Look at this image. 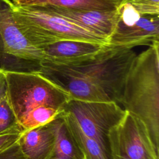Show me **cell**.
<instances>
[{"label": "cell", "instance_id": "12", "mask_svg": "<svg viewBox=\"0 0 159 159\" xmlns=\"http://www.w3.org/2000/svg\"><path fill=\"white\" fill-rule=\"evenodd\" d=\"M106 45L78 40H63L44 46L40 50L45 55V60L63 63L91 56Z\"/></svg>", "mask_w": 159, "mask_h": 159}, {"label": "cell", "instance_id": "20", "mask_svg": "<svg viewBox=\"0 0 159 159\" xmlns=\"http://www.w3.org/2000/svg\"><path fill=\"white\" fill-rule=\"evenodd\" d=\"M6 93L7 86L5 74L0 72V101L5 96H6Z\"/></svg>", "mask_w": 159, "mask_h": 159}, {"label": "cell", "instance_id": "16", "mask_svg": "<svg viewBox=\"0 0 159 159\" xmlns=\"http://www.w3.org/2000/svg\"><path fill=\"white\" fill-rule=\"evenodd\" d=\"M24 131L20 125L7 96L0 101V135L12 132Z\"/></svg>", "mask_w": 159, "mask_h": 159}, {"label": "cell", "instance_id": "7", "mask_svg": "<svg viewBox=\"0 0 159 159\" xmlns=\"http://www.w3.org/2000/svg\"><path fill=\"white\" fill-rule=\"evenodd\" d=\"M112 155L126 159H158L145 124L126 111L121 121L109 132Z\"/></svg>", "mask_w": 159, "mask_h": 159}, {"label": "cell", "instance_id": "11", "mask_svg": "<svg viewBox=\"0 0 159 159\" xmlns=\"http://www.w3.org/2000/svg\"><path fill=\"white\" fill-rule=\"evenodd\" d=\"M56 141L53 120L24 130L18 143L26 159H48L53 152Z\"/></svg>", "mask_w": 159, "mask_h": 159}, {"label": "cell", "instance_id": "21", "mask_svg": "<svg viewBox=\"0 0 159 159\" xmlns=\"http://www.w3.org/2000/svg\"><path fill=\"white\" fill-rule=\"evenodd\" d=\"M112 157H113V159H126L125 158L120 157H119L117 155H112Z\"/></svg>", "mask_w": 159, "mask_h": 159}, {"label": "cell", "instance_id": "10", "mask_svg": "<svg viewBox=\"0 0 159 159\" xmlns=\"http://www.w3.org/2000/svg\"><path fill=\"white\" fill-rule=\"evenodd\" d=\"M34 6L58 14L107 41L114 31L118 16L117 9L112 11L75 10L51 6Z\"/></svg>", "mask_w": 159, "mask_h": 159}, {"label": "cell", "instance_id": "8", "mask_svg": "<svg viewBox=\"0 0 159 159\" xmlns=\"http://www.w3.org/2000/svg\"><path fill=\"white\" fill-rule=\"evenodd\" d=\"M159 42V14H143L129 24L116 22L108 44L128 48Z\"/></svg>", "mask_w": 159, "mask_h": 159}, {"label": "cell", "instance_id": "3", "mask_svg": "<svg viewBox=\"0 0 159 159\" xmlns=\"http://www.w3.org/2000/svg\"><path fill=\"white\" fill-rule=\"evenodd\" d=\"M136 56L132 48L107 43L98 53L82 59L42 62L91 81L101 87L112 101L120 104L125 81Z\"/></svg>", "mask_w": 159, "mask_h": 159}, {"label": "cell", "instance_id": "14", "mask_svg": "<svg viewBox=\"0 0 159 159\" xmlns=\"http://www.w3.org/2000/svg\"><path fill=\"white\" fill-rule=\"evenodd\" d=\"M56 141L50 157L56 159H85L61 114L53 119Z\"/></svg>", "mask_w": 159, "mask_h": 159}, {"label": "cell", "instance_id": "18", "mask_svg": "<svg viewBox=\"0 0 159 159\" xmlns=\"http://www.w3.org/2000/svg\"><path fill=\"white\" fill-rule=\"evenodd\" d=\"M24 131H12L0 135V153L17 142Z\"/></svg>", "mask_w": 159, "mask_h": 159}, {"label": "cell", "instance_id": "4", "mask_svg": "<svg viewBox=\"0 0 159 159\" xmlns=\"http://www.w3.org/2000/svg\"><path fill=\"white\" fill-rule=\"evenodd\" d=\"M15 22L25 38L35 47L63 40H78L102 44L108 41L55 13L36 6H20L11 1Z\"/></svg>", "mask_w": 159, "mask_h": 159}, {"label": "cell", "instance_id": "6", "mask_svg": "<svg viewBox=\"0 0 159 159\" xmlns=\"http://www.w3.org/2000/svg\"><path fill=\"white\" fill-rule=\"evenodd\" d=\"M63 112L70 114L81 130L98 142L112 157L109 132L126 113L119 104L114 101L88 102L70 99L64 106Z\"/></svg>", "mask_w": 159, "mask_h": 159}, {"label": "cell", "instance_id": "5", "mask_svg": "<svg viewBox=\"0 0 159 159\" xmlns=\"http://www.w3.org/2000/svg\"><path fill=\"white\" fill-rule=\"evenodd\" d=\"M43 52L22 34L14 19L11 0H0V72L39 73Z\"/></svg>", "mask_w": 159, "mask_h": 159}, {"label": "cell", "instance_id": "23", "mask_svg": "<svg viewBox=\"0 0 159 159\" xmlns=\"http://www.w3.org/2000/svg\"><path fill=\"white\" fill-rule=\"evenodd\" d=\"M48 159H56V158H53V157H50V158H48Z\"/></svg>", "mask_w": 159, "mask_h": 159}, {"label": "cell", "instance_id": "1", "mask_svg": "<svg viewBox=\"0 0 159 159\" xmlns=\"http://www.w3.org/2000/svg\"><path fill=\"white\" fill-rule=\"evenodd\" d=\"M6 96L26 130L47 124L62 112L70 96L39 73H4Z\"/></svg>", "mask_w": 159, "mask_h": 159}, {"label": "cell", "instance_id": "2", "mask_svg": "<svg viewBox=\"0 0 159 159\" xmlns=\"http://www.w3.org/2000/svg\"><path fill=\"white\" fill-rule=\"evenodd\" d=\"M120 104L145 124L159 152V42L136 56L125 81Z\"/></svg>", "mask_w": 159, "mask_h": 159}, {"label": "cell", "instance_id": "9", "mask_svg": "<svg viewBox=\"0 0 159 159\" xmlns=\"http://www.w3.org/2000/svg\"><path fill=\"white\" fill-rule=\"evenodd\" d=\"M40 75L62 90L70 99L88 102L112 101L106 93L98 85L78 75L52 68L41 62Z\"/></svg>", "mask_w": 159, "mask_h": 159}, {"label": "cell", "instance_id": "19", "mask_svg": "<svg viewBox=\"0 0 159 159\" xmlns=\"http://www.w3.org/2000/svg\"><path fill=\"white\" fill-rule=\"evenodd\" d=\"M0 159H26V158L17 142L0 153Z\"/></svg>", "mask_w": 159, "mask_h": 159}, {"label": "cell", "instance_id": "13", "mask_svg": "<svg viewBox=\"0 0 159 159\" xmlns=\"http://www.w3.org/2000/svg\"><path fill=\"white\" fill-rule=\"evenodd\" d=\"M123 0H17L14 4L20 6H51L75 10L112 11ZM13 3V2H12Z\"/></svg>", "mask_w": 159, "mask_h": 159}, {"label": "cell", "instance_id": "22", "mask_svg": "<svg viewBox=\"0 0 159 159\" xmlns=\"http://www.w3.org/2000/svg\"><path fill=\"white\" fill-rule=\"evenodd\" d=\"M13 3H16V1H17V0H11Z\"/></svg>", "mask_w": 159, "mask_h": 159}, {"label": "cell", "instance_id": "15", "mask_svg": "<svg viewBox=\"0 0 159 159\" xmlns=\"http://www.w3.org/2000/svg\"><path fill=\"white\" fill-rule=\"evenodd\" d=\"M61 115L85 159H113L112 157L102 149L98 142L86 136L81 130L70 114L62 112Z\"/></svg>", "mask_w": 159, "mask_h": 159}, {"label": "cell", "instance_id": "17", "mask_svg": "<svg viewBox=\"0 0 159 159\" xmlns=\"http://www.w3.org/2000/svg\"><path fill=\"white\" fill-rule=\"evenodd\" d=\"M142 14H159V0H128Z\"/></svg>", "mask_w": 159, "mask_h": 159}]
</instances>
